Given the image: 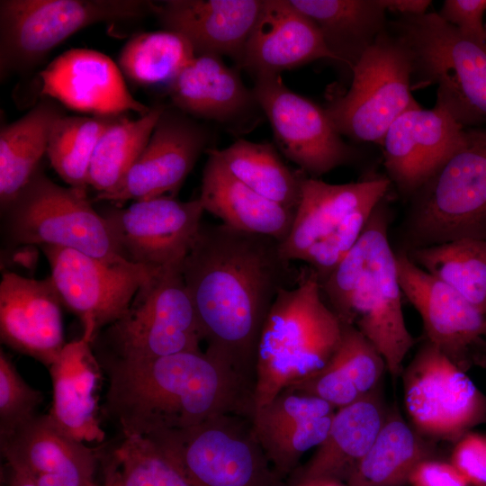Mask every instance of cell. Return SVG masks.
<instances>
[{"instance_id":"cell-2","label":"cell","mask_w":486,"mask_h":486,"mask_svg":"<svg viewBox=\"0 0 486 486\" xmlns=\"http://www.w3.org/2000/svg\"><path fill=\"white\" fill-rule=\"evenodd\" d=\"M99 364L108 379L101 410L124 437L186 428L224 414L253 417L254 388L205 351Z\"/></svg>"},{"instance_id":"cell-18","label":"cell","mask_w":486,"mask_h":486,"mask_svg":"<svg viewBox=\"0 0 486 486\" xmlns=\"http://www.w3.org/2000/svg\"><path fill=\"white\" fill-rule=\"evenodd\" d=\"M464 128L442 105L407 111L387 130L382 141L384 167L398 192L410 198L460 148Z\"/></svg>"},{"instance_id":"cell-30","label":"cell","mask_w":486,"mask_h":486,"mask_svg":"<svg viewBox=\"0 0 486 486\" xmlns=\"http://www.w3.org/2000/svg\"><path fill=\"white\" fill-rule=\"evenodd\" d=\"M66 113L56 100L42 96L23 116L0 130V208L25 186L40 167L56 122Z\"/></svg>"},{"instance_id":"cell-44","label":"cell","mask_w":486,"mask_h":486,"mask_svg":"<svg viewBox=\"0 0 486 486\" xmlns=\"http://www.w3.org/2000/svg\"><path fill=\"white\" fill-rule=\"evenodd\" d=\"M485 12L486 0H446L437 14L464 36L483 42L486 41Z\"/></svg>"},{"instance_id":"cell-33","label":"cell","mask_w":486,"mask_h":486,"mask_svg":"<svg viewBox=\"0 0 486 486\" xmlns=\"http://www.w3.org/2000/svg\"><path fill=\"white\" fill-rule=\"evenodd\" d=\"M163 104L130 120L122 114L101 136L92 156L87 182L98 194L113 191L136 162L165 109Z\"/></svg>"},{"instance_id":"cell-25","label":"cell","mask_w":486,"mask_h":486,"mask_svg":"<svg viewBox=\"0 0 486 486\" xmlns=\"http://www.w3.org/2000/svg\"><path fill=\"white\" fill-rule=\"evenodd\" d=\"M94 334L65 345L49 367L52 402L48 415L66 435L79 442H102L105 433L98 418V389L103 369L94 353Z\"/></svg>"},{"instance_id":"cell-45","label":"cell","mask_w":486,"mask_h":486,"mask_svg":"<svg viewBox=\"0 0 486 486\" xmlns=\"http://www.w3.org/2000/svg\"><path fill=\"white\" fill-rule=\"evenodd\" d=\"M411 486H470L459 471L451 464L427 459L410 475Z\"/></svg>"},{"instance_id":"cell-7","label":"cell","mask_w":486,"mask_h":486,"mask_svg":"<svg viewBox=\"0 0 486 486\" xmlns=\"http://www.w3.org/2000/svg\"><path fill=\"white\" fill-rule=\"evenodd\" d=\"M0 212L8 248L56 246L110 262L127 261L86 192L54 183L40 167Z\"/></svg>"},{"instance_id":"cell-31","label":"cell","mask_w":486,"mask_h":486,"mask_svg":"<svg viewBox=\"0 0 486 486\" xmlns=\"http://www.w3.org/2000/svg\"><path fill=\"white\" fill-rule=\"evenodd\" d=\"M430 452L423 439L400 416L386 419L371 447L346 478L347 486H405Z\"/></svg>"},{"instance_id":"cell-46","label":"cell","mask_w":486,"mask_h":486,"mask_svg":"<svg viewBox=\"0 0 486 486\" xmlns=\"http://www.w3.org/2000/svg\"><path fill=\"white\" fill-rule=\"evenodd\" d=\"M386 10L397 12L401 15L414 16L427 13L431 4L429 0H382Z\"/></svg>"},{"instance_id":"cell-27","label":"cell","mask_w":486,"mask_h":486,"mask_svg":"<svg viewBox=\"0 0 486 486\" xmlns=\"http://www.w3.org/2000/svg\"><path fill=\"white\" fill-rule=\"evenodd\" d=\"M202 178L204 212L230 228L271 237L282 243L289 235L295 212L258 194L233 176L218 149L209 148Z\"/></svg>"},{"instance_id":"cell-37","label":"cell","mask_w":486,"mask_h":486,"mask_svg":"<svg viewBox=\"0 0 486 486\" xmlns=\"http://www.w3.org/2000/svg\"><path fill=\"white\" fill-rule=\"evenodd\" d=\"M107 486H193L181 468L146 436L124 437L104 472Z\"/></svg>"},{"instance_id":"cell-3","label":"cell","mask_w":486,"mask_h":486,"mask_svg":"<svg viewBox=\"0 0 486 486\" xmlns=\"http://www.w3.org/2000/svg\"><path fill=\"white\" fill-rule=\"evenodd\" d=\"M320 284L340 320L359 330L382 355L390 374L399 375L415 339L402 310L396 253L382 202L356 244Z\"/></svg>"},{"instance_id":"cell-21","label":"cell","mask_w":486,"mask_h":486,"mask_svg":"<svg viewBox=\"0 0 486 486\" xmlns=\"http://www.w3.org/2000/svg\"><path fill=\"white\" fill-rule=\"evenodd\" d=\"M40 76V95L74 111L93 115H120L132 111L140 116L150 110L129 92L114 61L94 50H67Z\"/></svg>"},{"instance_id":"cell-48","label":"cell","mask_w":486,"mask_h":486,"mask_svg":"<svg viewBox=\"0 0 486 486\" xmlns=\"http://www.w3.org/2000/svg\"><path fill=\"white\" fill-rule=\"evenodd\" d=\"M310 484L311 486H347L337 481H323V482H310Z\"/></svg>"},{"instance_id":"cell-32","label":"cell","mask_w":486,"mask_h":486,"mask_svg":"<svg viewBox=\"0 0 486 486\" xmlns=\"http://www.w3.org/2000/svg\"><path fill=\"white\" fill-rule=\"evenodd\" d=\"M218 153L230 172L247 186L296 212L306 174L284 164L272 143L238 139Z\"/></svg>"},{"instance_id":"cell-5","label":"cell","mask_w":486,"mask_h":486,"mask_svg":"<svg viewBox=\"0 0 486 486\" xmlns=\"http://www.w3.org/2000/svg\"><path fill=\"white\" fill-rule=\"evenodd\" d=\"M388 29L410 51L412 91L436 85V104L464 128L486 122V41L464 36L437 13L401 15Z\"/></svg>"},{"instance_id":"cell-29","label":"cell","mask_w":486,"mask_h":486,"mask_svg":"<svg viewBox=\"0 0 486 486\" xmlns=\"http://www.w3.org/2000/svg\"><path fill=\"white\" fill-rule=\"evenodd\" d=\"M318 27L334 61L350 69L387 29L382 0H290Z\"/></svg>"},{"instance_id":"cell-22","label":"cell","mask_w":486,"mask_h":486,"mask_svg":"<svg viewBox=\"0 0 486 486\" xmlns=\"http://www.w3.org/2000/svg\"><path fill=\"white\" fill-rule=\"evenodd\" d=\"M6 465L29 476L37 486H89L98 456L65 433L48 414L35 416L0 441Z\"/></svg>"},{"instance_id":"cell-41","label":"cell","mask_w":486,"mask_h":486,"mask_svg":"<svg viewBox=\"0 0 486 486\" xmlns=\"http://www.w3.org/2000/svg\"><path fill=\"white\" fill-rule=\"evenodd\" d=\"M377 205L368 204L356 210L307 251L302 262L317 274L320 283L356 244Z\"/></svg>"},{"instance_id":"cell-38","label":"cell","mask_w":486,"mask_h":486,"mask_svg":"<svg viewBox=\"0 0 486 486\" xmlns=\"http://www.w3.org/2000/svg\"><path fill=\"white\" fill-rule=\"evenodd\" d=\"M334 414L310 419H291L269 425H253L267 459L278 475L292 473L302 456L326 438Z\"/></svg>"},{"instance_id":"cell-14","label":"cell","mask_w":486,"mask_h":486,"mask_svg":"<svg viewBox=\"0 0 486 486\" xmlns=\"http://www.w3.org/2000/svg\"><path fill=\"white\" fill-rule=\"evenodd\" d=\"M404 399L412 423L430 436L460 438L486 421V395L428 341L406 370Z\"/></svg>"},{"instance_id":"cell-47","label":"cell","mask_w":486,"mask_h":486,"mask_svg":"<svg viewBox=\"0 0 486 486\" xmlns=\"http://www.w3.org/2000/svg\"><path fill=\"white\" fill-rule=\"evenodd\" d=\"M7 466V473L4 476V486H37L26 474ZM3 486V485H2Z\"/></svg>"},{"instance_id":"cell-19","label":"cell","mask_w":486,"mask_h":486,"mask_svg":"<svg viewBox=\"0 0 486 486\" xmlns=\"http://www.w3.org/2000/svg\"><path fill=\"white\" fill-rule=\"evenodd\" d=\"M166 88L173 106L236 136L251 131L265 117L238 68L228 67L221 57L195 56Z\"/></svg>"},{"instance_id":"cell-17","label":"cell","mask_w":486,"mask_h":486,"mask_svg":"<svg viewBox=\"0 0 486 486\" xmlns=\"http://www.w3.org/2000/svg\"><path fill=\"white\" fill-rule=\"evenodd\" d=\"M402 295L421 318L427 341L464 369L470 356L486 346V315L454 289L396 253Z\"/></svg>"},{"instance_id":"cell-26","label":"cell","mask_w":486,"mask_h":486,"mask_svg":"<svg viewBox=\"0 0 486 486\" xmlns=\"http://www.w3.org/2000/svg\"><path fill=\"white\" fill-rule=\"evenodd\" d=\"M391 181L371 175L357 182L329 184L307 175L302 181L301 199L287 238L280 243L284 259L302 261L307 251L333 231L356 210L379 204Z\"/></svg>"},{"instance_id":"cell-34","label":"cell","mask_w":486,"mask_h":486,"mask_svg":"<svg viewBox=\"0 0 486 486\" xmlns=\"http://www.w3.org/2000/svg\"><path fill=\"white\" fill-rule=\"evenodd\" d=\"M410 259L486 315V240L461 238L410 248Z\"/></svg>"},{"instance_id":"cell-6","label":"cell","mask_w":486,"mask_h":486,"mask_svg":"<svg viewBox=\"0 0 486 486\" xmlns=\"http://www.w3.org/2000/svg\"><path fill=\"white\" fill-rule=\"evenodd\" d=\"M177 263L159 269L136 292L127 311L92 341L98 362L153 359L199 351L202 342Z\"/></svg>"},{"instance_id":"cell-49","label":"cell","mask_w":486,"mask_h":486,"mask_svg":"<svg viewBox=\"0 0 486 486\" xmlns=\"http://www.w3.org/2000/svg\"><path fill=\"white\" fill-rule=\"evenodd\" d=\"M298 486H311L310 483L299 484Z\"/></svg>"},{"instance_id":"cell-23","label":"cell","mask_w":486,"mask_h":486,"mask_svg":"<svg viewBox=\"0 0 486 486\" xmlns=\"http://www.w3.org/2000/svg\"><path fill=\"white\" fill-rule=\"evenodd\" d=\"M262 0H166L155 3L164 30L191 43L195 56L229 57L238 68Z\"/></svg>"},{"instance_id":"cell-15","label":"cell","mask_w":486,"mask_h":486,"mask_svg":"<svg viewBox=\"0 0 486 486\" xmlns=\"http://www.w3.org/2000/svg\"><path fill=\"white\" fill-rule=\"evenodd\" d=\"M98 212L125 260L159 269L184 261L204 210L198 198L182 202L163 195L127 207L109 203Z\"/></svg>"},{"instance_id":"cell-42","label":"cell","mask_w":486,"mask_h":486,"mask_svg":"<svg viewBox=\"0 0 486 486\" xmlns=\"http://www.w3.org/2000/svg\"><path fill=\"white\" fill-rule=\"evenodd\" d=\"M287 388L318 397L336 410L364 396L331 358L322 368Z\"/></svg>"},{"instance_id":"cell-52","label":"cell","mask_w":486,"mask_h":486,"mask_svg":"<svg viewBox=\"0 0 486 486\" xmlns=\"http://www.w3.org/2000/svg\"><path fill=\"white\" fill-rule=\"evenodd\" d=\"M485 29H486V24H485Z\"/></svg>"},{"instance_id":"cell-12","label":"cell","mask_w":486,"mask_h":486,"mask_svg":"<svg viewBox=\"0 0 486 486\" xmlns=\"http://www.w3.org/2000/svg\"><path fill=\"white\" fill-rule=\"evenodd\" d=\"M40 248L62 305L94 338L127 311L140 287L161 269L110 262L68 248Z\"/></svg>"},{"instance_id":"cell-36","label":"cell","mask_w":486,"mask_h":486,"mask_svg":"<svg viewBox=\"0 0 486 486\" xmlns=\"http://www.w3.org/2000/svg\"><path fill=\"white\" fill-rule=\"evenodd\" d=\"M121 115H65L56 122L46 154L51 166L68 186L86 192L94 148L104 132Z\"/></svg>"},{"instance_id":"cell-16","label":"cell","mask_w":486,"mask_h":486,"mask_svg":"<svg viewBox=\"0 0 486 486\" xmlns=\"http://www.w3.org/2000/svg\"><path fill=\"white\" fill-rule=\"evenodd\" d=\"M212 131L175 106L160 114L145 148L119 185L91 201L119 205L166 195L174 196L212 141Z\"/></svg>"},{"instance_id":"cell-35","label":"cell","mask_w":486,"mask_h":486,"mask_svg":"<svg viewBox=\"0 0 486 486\" xmlns=\"http://www.w3.org/2000/svg\"><path fill=\"white\" fill-rule=\"evenodd\" d=\"M194 57L185 37L161 30L132 36L122 49L118 65L134 84L167 86Z\"/></svg>"},{"instance_id":"cell-9","label":"cell","mask_w":486,"mask_h":486,"mask_svg":"<svg viewBox=\"0 0 486 486\" xmlns=\"http://www.w3.org/2000/svg\"><path fill=\"white\" fill-rule=\"evenodd\" d=\"M193 486H285L253 429L252 418L224 414L148 436Z\"/></svg>"},{"instance_id":"cell-24","label":"cell","mask_w":486,"mask_h":486,"mask_svg":"<svg viewBox=\"0 0 486 486\" xmlns=\"http://www.w3.org/2000/svg\"><path fill=\"white\" fill-rule=\"evenodd\" d=\"M320 58L334 60L312 20L290 0H262L238 69L252 77L281 75Z\"/></svg>"},{"instance_id":"cell-1","label":"cell","mask_w":486,"mask_h":486,"mask_svg":"<svg viewBox=\"0 0 486 486\" xmlns=\"http://www.w3.org/2000/svg\"><path fill=\"white\" fill-rule=\"evenodd\" d=\"M182 273L205 352L255 388L265 322L279 292L296 285L302 270L271 237L202 221Z\"/></svg>"},{"instance_id":"cell-51","label":"cell","mask_w":486,"mask_h":486,"mask_svg":"<svg viewBox=\"0 0 486 486\" xmlns=\"http://www.w3.org/2000/svg\"><path fill=\"white\" fill-rule=\"evenodd\" d=\"M484 352L486 353V346H485V347H484Z\"/></svg>"},{"instance_id":"cell-50","label":"cell","mask_w":486,"mask_h":486,"mask_svg":"<svg viewBox=\"0 0 486 486\" xmlns=\"http://www.w3.org/2000/svg\"><path fill=\"white\" fill-rule=\"evenodd\" d=\"M89 486H100V485H98V484H96V483H94H94H92V484H91V485H89ZM104 486H107V485H106V484H104Z\"/></svg>"},{"instance_id":"cell-43","label":"cell","mask_w":486,"mask_h":486,"mask_svg":"<svg viewBox=\"0 0 486 486\" xmlns=\"http://www.w3.org/2000/svg\"><path fill=\"white\" fill-rule=\"evenodd\" d=\"M450 463L470 486H486V434L466 433L461 436Z\"/></svg>"},{"instance_id":"cell-20","label":"cell","mask_w":486,"mask_h":486,"mask_svg":"<svg viewBox=\"0 0 486 486\" xmlns=\"http://www.w3.org/2000/svg\"><path fill=\"white\" fill-rule=\"evenodd\" d=\"M62 302L52 279L4 272L0 282V338L50 367L65 345Z\"/></svg>"},{"instance_id":"cell-11","label":"cell","mask_w":486,"mask_h":486,"mask_svg":"<svg viewBox=\"0 0 486 486\" xmlns=\"http://www.w3.org/2000/svg\"><path fill=\"white\" fill-rule=\"evenodd\" d=\"M411 73L407 46L387 26L354 67L349 89L325 107L337 131L356 142L382 144L399 116L420 107Z\"/></svg>"},{"instance_id":"cell-39","label":"cell","mask_w":486,"mask_h":486,"mask_svg":"<svg viewBox=\"0 0 486 486\" xmlns=\"http://www.w3.org/2000/svg\"><path fill=\"white\" fill-rule=\"evenodd\" d=\"M331 359L362 395L374 392L387 369L374 345L354 326L345 323L340 343Z\"/></svg>"},{"instance_id":"cell-13","label":"cell","mask_w":486,"mask_h":486,"mask_svg":"<svg viewBox=\"0 0 486 486\" xmlns=\"http://www.w3.org/2000/svg\"><path fill=\"white\" fill-rule=\"evenodd\" d=\"M253 79L252 89L270 122L277 148L308 176L318 178L357 158L325 108L288 88L281 75Z\"/></svg>"},{"instance_id":"cell-8","label":"cell","mask_w":486,"mask_h":486,"mask_svg":"<svg viewBox=\"0 0 486 486\" xmlns=\"http://www.w3.org/2000/svg\"><path fill=\"white\" fill-rule=\"evenodd\" d=\"M411 248L486 240V130H465L460 148L410 198Z\"/></svg>"},{"instance_id":"cell-40","label":"cell","mask_w":486,"mask_h":486,"mask_svg":"<svg viewBox=\"0 0 486 486\" xmlns=\"http://www.w3.org/2000/svg\"><path fill=\"white\" fill-rule=\"evenodd\" d=\"M43 394L31 387L9 356L0 351V441L32 419Z\"/></svg>"},{"instance_id":"cell-4","label":"cell","mask_w":486,"mask_h":486,"mask_svg":"<svg viewBox=\"0 0 486 486\" xmlns=\"http://www.w3.org/2000/svg\"><path fill=\"white\" fill-rule=\"evenodd\" d=\"M343 323L323 298L317 274L302 269L283 289L265 322L257 352L254 412L283 390L322 368L337 350Z\"/></svg>"},{"instance_id":"cell-10","label":"cell","mask_w":486,"mask_h":486,"mask_svg":"<svg viewBox=\"0 0 486 486\" xmlns=\"http://www.w3.org/2000/svg\"><path fill=\"white\" fill-rule=\"evenodd\" d=\"M154 9V2L143 0H1V80L34 69L86 26L143 18Z\"/></svg>"},{"instance_id":"cell-28","label":"cell","mask_w":486,"mask_h":486,"mask_svg":"<svg viewBox=\"0 0 486 486\" xmlns=\"http://www.w3.org/2000/svg\"><path fill=\"white\" fill-rule=\"evenodd\" d=\"M386 417L374 392L336 410L326 438L303 468L300 484L346 481L371 447Z\"/></svg>"}]
</instances>
